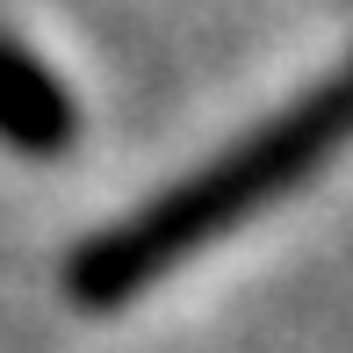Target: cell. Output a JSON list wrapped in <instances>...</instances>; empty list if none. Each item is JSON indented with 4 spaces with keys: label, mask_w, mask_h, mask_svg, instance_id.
<instances>
[{
    "label": "cell",
    "mask_w": 353,
    "mask_h": 353,
    "mask_svg": "<svg viewBox=\"0 0 353 353\" xmlns=\"http://www.w3.org/2000/svg\"><path fill=\"white\" fill-rule=\"evenodd\" d=\"M346 144H353V58L332 65L317 87H303L288 108H274L260 130L223 144L210 166H195L188 181H173L144 210L116 216L87 245H72L65 252V296L79 310H123V303H137L181 260H195L202 245L231 238L238 223H252L288 188L317 181Z\"/></svg>",
    "instance_id": "1"
},
{
    "label": "cell",
    "mask_w": 353,
    "mask_h": 353,
    "mask_svg": "<svg viewBox=\"0 0 353 353\" xmlns=\"http://www.w3.org/2000/svg\"><path fill=\"white\" fill-rule=\"evenodd\" d=\"M0 144H14L22 159H65L79 144L72 87L8 29H0Z\"/></svg>",
    "instance_id": "2"
}]
</instances>
